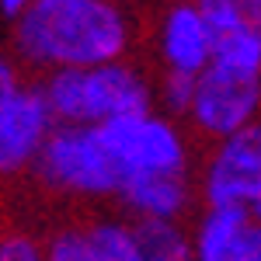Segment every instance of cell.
Wrapping results in <instances>:
<instances>
[{"label": "cell", "mask_w": 261, "mask_h": 261, "mask_svg": "<svg viewBox=\"0 0 261 261\" xmlns=\"http://www.w3.org/2000/svg\"><path fill=\"white\" fill-rule=\"evenodd\" d=\"M136 24L119 0H35L14 18L11 56L21 70L53 73L129 60Z\"/></svg>", "instance_id": "obj_1"}, {"label": "cell", "mask_w": 261, "mask_h": 261, "mask_svg": "<svg viewBox=\"0 0 261 261\" xmlns=\"http://www.w3.org/2000/svg\"><path fill=\"white\" fill-rule=\"evenodd\" d=\"M39 91L56 125H105L153 108V77L133 60L42 73Z\"/></svg>", "instance_id": "obj_2"}, {"label": "cell", "mask_w": 261, "mask_h": 261, "mask_svg": "<svg viewBox=\"0 0 261 261\" xmlns=\"http://www.w3.org/2000/svg\"><path fill=\"white\" fill-rule=\"evenodd\" d=\"M32 178L60 199L115 202L119 192V171L98 125H53Z\"/></svg>", "instance_id": "obj_3"}, {"label": "cell", "mask_w": 261, "mask_h": 261, "mask_svg": "<svg viewBox=\"0 0 261 261\" xmlns=\"http://www.w3.org/2000/svg\"><path fill=\"white\" fill-rule=\"evenodd\" d=\"M108 146L119 185L140 174H195L192 171V143L178 119H167L157 108L136 115H122L98 125Z\"/></svg>", "instance_id": "obj_4"}, {"label": "cell", "mask_w": 261, "mask_h": 261, "mask_svg": "<svg viewBox=\"0 0 261 261\" xmlns=\"http://www.w3.org/2000/svg\"><path fill=\"white\" fill-rule=\"evenodd\" d=\"M195 195L205 209H244L258 216L261 205V129L247 125L213 143L202 161Z\"/></svg>", "instance_id": "obj_5"}, {"label": "cell", "mask_w": 261, "mask_h": 261, "mask_svg": "<svg viewBox=\"0 0 261 261\" xmlns=\"http://www.w3.org/2000/svg\"><path fill=\"white\" fill-rule=\"evenodd\" d=\"M258 108L261 77H241L220 66H205L202 73H195V91L185 122L199 136L216 143L247 125H258Z\"/></svg>", "instance_id": "obj_6"}, {"label": "cell", "mask_w": 261, "mask_h": 261, "mask_svg": "<svg viewBox=\"0 0 261 261\" xmlns=\"http://www.w3.org/2000/svg\"><path fill=\"white\" fill-rule=\"evenodd\" d=\"M53 125L56 119L42 98L39 84L24 81L18 94L0 108V185H11L32 174Z\"/></svg>", "instance_id": "obj_7"}, {"label": "cell", "mask_w": 261, "mask_h": 261, "mask_svg": "<svg viewBox=\"0 0 261 261\" xmlns=\"http://www.w3.org/2000/svg\"><path fill=\"white\" fill-rule=\"evenodd\" d=\"M195 174H140L125 178L115 192L122 216L133 223H185L195 209Z\"/></svg>", "instance_id": "obj_8"}, {"label": "cell", "mask_w": 261, "mask_h": 261, "mask_svg": "<svg viewBox=\"0 0 261 261\" xmlns=\"http://www.w3.org/2000/svg\"><path fill=\"white\" fill-rule=\"evenodd\" d=\"M213 32L202 18L199 4L178 0L171 7H164L161 21H157V60L161 70L171 73H188L195 77L209 66L213 56Z\"/></svg>", "instance_id": "obj_9"}, {"label": "cell", "mask_w": 261, "mask_h": 261, "mask_svg": "<svg viewBox=\"0 0 261 261\" xmlns=\"http://www.w3.org/2000/svg\"><path fill=\"white\" fill-rule=\"evenodd\" d=\"M188 244L195 261H241L261 254L258 216L244 209H202L195 226H188Z\"/></svg>", "instance_id": "obj_10"}, {"label": "cell", "mask_w": 261, "mask_h": 261, "mask_svg": "<svg viewBox=\"0 0 261 261\" xmlns=\"http://www.w3.org/2000/svg\"><path fill=\"white\" fill-rule=\"evenodd\" d=\"M209 66H220L241 77H261V28L254 21H244L241 28L220 35L213 42Z\"/></svg>", "instance_id": "obj_11"}, {"label": "cell", "mask_w": 261, "mask_h": 261, "mask_svg": "<svg viewBox=\"0 0 261 261\" xmlns=\"http://www.w3.org/2000/svg\"><path fill=\"white\" fill-rule=\"evenodd\" d=\"M84 226H87V237H91V247H94L98 261H143L133 223L122 213L91 216V220H84Z\"/></svg>", "instance_id": "obj_12"}, {"label": "cell", "mask_w": 261, "mask_h": 261, "mask_svg": "<svg viewBox=\"0 0 261 261\" xmlns=\"http://www.w3.org/2000/svg\"><path fill=\"white\" fill-rule=\"evenodd\" d=\"M133 233H136V247H140L143 261H195L185 223L143 220V223H133Z\"/></svg>", "instance_id": "obj_13"}, {"label": "cell", "mask_w": 261, "mask_h": 261, "mask_svg": "<svg viewBox=\"0 0 261 261\" xmlns=\"http://www.w3.org/2000/svg\"><path fill=\"white\" fill-rule=\"evenodd\" d=\"M42 254H45V261H98L84 220L53 226L42 241Z\"/></svg>", "instance_id": "obj_14"}, {"label": "cell", "mask_w": 261, "mask_h": 261, "mask_svg": "<svg viewBox=\"0 0 261 261\" xmlns=\"http://www.w3.org/2000/svg\"><path fill=\"white\" fill-rule=\"evenodd\" d=\"M192 91H195V77L188 73H171L161 70V77L153 81V108L167 115V119H185L188 105H192Z\"/></svg>", "instance_id": "obj_15"}, {"label": "cell", "mask_w": 261, "mask_h": 261, "mask_svg": "<svg viewBox=\"0 0 261 261\" xmlns=\"http://www.w3.org/2000/svg\"><path fill=\"white\" fill-rule=\"evenodd\" d=\"M0 261H45L42 237L28 230H0Z\"/></svg>", "instance_id": "obj_16"}, {"label": "cell", "mask_w": 261, "mask_h": 261, "mask_svg": "<svg viewBox=\"0 0 261 261\" xmlns=\"http://www.w3.org/2000/svg\"><path fill=\"white\" fill-rule=\"evenodd\" d=\"M202 18H205V24H209V32H213V39H220V35H226V32H233V28H241L244 21V11L233 4V0H205L199 7Z\"/></svg>", "instance_id": "obj_17"}, {"label": "cell", "mask_w": 261, "mask_h": 261, "mask_svg": "<svg viewBox=\"0 0 261 261\" xmlns=\"http://www.w3.org/2000/svg\"><path fill=\"white\" fill-rule=\"evenodd\" d=\"M21 84H24V70L11 56V49H0V108L18 94Z\"/></svg>", "instance_id": "obj_18"}, {"label": "cell", "mask_w": 261, "mask_h": 261, "mask_svg": "<svg viewBox=\"0 0 261 261\" xmlns=\"http://www.w3.org/2000/svg\"><path fill=\"white\" fill-rule=\"evenodd\" d=\"M28 4H35V0H0V14H4V18H18L21 11H24V7H28Z\"/></svg>", "instance_id": "obj_19"}, {"label": "cell", "mask_w": 261, "mask_h": 261, "mask_svg": "<svg viewBox=\"0 0 261 261\" xmlns=\"http://www.w3.org/2000/svg\"><path fill=\"white\" fill-rule=\"evenodd\" d=\"M233 4L244 11V18H247V21H254V24H258V18H261V0H233Z\"/></svg>", "instance_id": "obj_20"}, {"label": "cell", "mask_w": 261, "mask_h": 261, "mask_svg": "<svg viewBox=\"0 0 261 261\" xmlns=\"http://www.w3.org/2000/svg\"><path fill=\"white\" fill-rule=\"evenodd\" d=\"M241 261H261V254H247V258H241Z\"/></svg>", "instance_id": "obj_21"}, {"label": "cell", "mask_w": 261, "mask_h": 261, "mask_svg": "<svg viewBox=\"0 0 261 261\" xmlns=\"http://www.w3.org/2000/svg\"><path fill=\"white\" fill-rule=\"evenodd\" d=\"M188 4H199V7H202V4H205V0H188Z\"/></svg>", "instance_id": "obj_22"}]
</instances>
